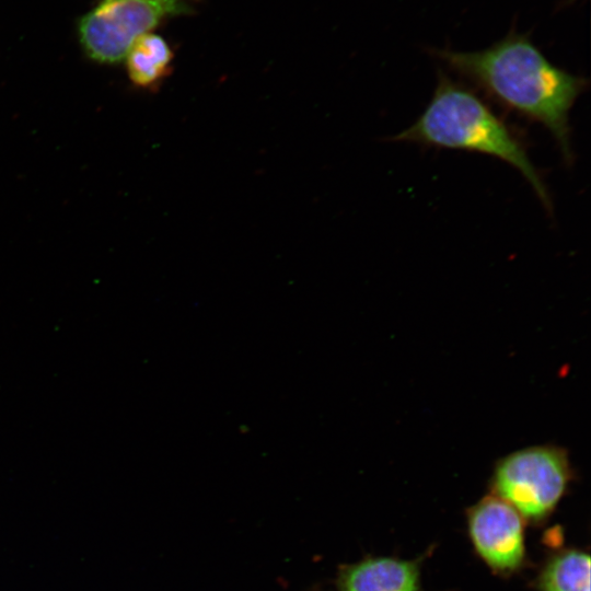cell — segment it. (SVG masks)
I'll list each match as a JSON object with an SVG mask.
<instances>
[{
  "label": "cell",
  "instance_id": "3957f363",
  "mask_svg": "<svg viewBox=\"0 0 591 591\" xmlns=\"http://www.w3.org/2000/svg\"><path fill=\"white\" fill-rule=\"evenodd\" d=\"M572 477L565 448L537 444L498 460L490 487L494 495L512 506L522 518L541 521L554 511Z\"/></svg>",
  "mask_w": 591,
  "mask_h": 591
},
{
  "label": "cell",
  "instance_id": "6da1fadb",
  "mask_svg": "<svg viewBox=\"0 0 591 591\" xmlns=\"http://www.w3.org/2000/svg\"><path fill=\"white\" fill-rule=\"evenodd\" d=\"M429 53L505 109L544 126L566 164H572L569 114L589 81L552 63L529 32L519 33L513 26L477 51L430 48Z\"/></svg>",
  "mask_w": 591,
  "mask_h": 591
},
{
  "label": "cell",
  "instance_id": "5b68a950",
  "mask_svg": "<svg viewBox=\"0 0 591 591\" xmlns=\"http://www.w3.org/2000/svg\"><path fill=\"white\" fill-rule=\"evenodd\" d=\"M468 531L476 552L494 570L511 572L522 564L523 518L498 496H485L470 509Z\"/></svg>",
  "mask_w": 591,
  "mask_h": 591
},
{
  "label": "cell",
  "instance_id": "277c9868",
  "mask_svg": "<svg viewBox=\"0 0 591 591\" xmlns=\"http://www.w3.org/2000/svg\"><path fill=\"white\" fill-rule=\"evenodd\" d=\"M188 12L185 0H102L80 20L79 38L90 58L115 63L162 20Z\"/></svg>",
  "mask_w": 591,
  "mask_h": 591
},
{
  "label": "cell",
  "instance_id": "ba28073f",
  "mask_svg": "<svg viewBox=\"0 0 591 591\" xmlns=\"http://www.w3.org/2000/svg\"><path fill=\"white\" fill-rule=\"evenodd\" d=\"M540 591H590V556L564 551L549 559L538 580Z\"/></svg>",
  "mask_w": 591,
  "mask_h": 591
},
{
  "label": "cell",
  "instance_id": "9c48e42d",
  "mask_svg": "<svg viewBox=\"0 0 591 591\" xmlns=\"http://www.w3.org/2000/svg\"><path fill=\"white\" fill-rule=\"evenodd\" d=\"M576 0H565L563 3H561V7H565V5H569L571 4L572 2H575Z\"/></svg>",
  "mask_w": 591,
  "mask_h": 591
},
{
  "label": "cell",
  "instance_id": "7a4b0ae2",
  "mask_svg": "<svg viewBox=\"0 0 591 591\" xmlns=\"http://www.w3.org/2000/svg\"><path fill=\"white\" fill-rule=\"evenodd\" d=\"M390 141L463 150L502 160L523 175L546 211L553 215L552 196L529 157L523 137L477 93L443 71L438 73L433 95L422 114Z\"/></svg>",
  "mask_w": 591,
  "mask_h": 591
},
{
  "label": "cell",
  "instance_id": "8992f818",
  "mask_svg": "<svg viewBox=\"0 0 591 591\" xmlns=\"http://www.w3.org/2000/svg\"><path fill=\"white\" fill-rule=\"evenodd\" d=\"M337 586L339 591H420L419 568L416 561L367 558L344 567Z\"/></svg>",
  "mask_w": 591,
  "mask_h": 591
},
{
  "label": "cell",
  "instance_id": "52a82bcc",
  "mask_svg": "<svg viewBox=\"0 0 591 591\" xmlns=\"http://www.w3.org/2000/svg\"><path fill=\"white\" fill-rule=\"evenodd\" d=\"M125 59L130 80L152 88L171 72L173 51L162 36L149 32L135 42Z\"/></svg>",
  "mask_w": 591,
  "mask_h": 591
}]
</instances>
